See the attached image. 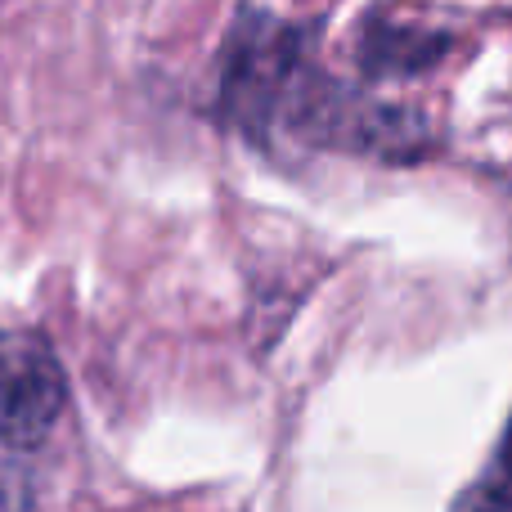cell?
I'll list each match as a JSON object with an SVG mask.
<instances>
[{
    "label": "cell",
    "mask_w": 512,
    "mask_h": 512,
    "mask_svg": "<svg viewBox=\"0 0 512 512\" xmlns=\"http://www.w3.org/2000/svg\"><path fill=\"white\" fill-rule=\"evenodd\" d=\"M68 382L54 351L36 333L0 328V441L32 450L54 432Z\"/></svg>",
    "instance_id": "obj_1"
},
{
    "label": "cell",
    "mask_w": 512,
    "mask_h": 512,
    "mask_svg": "<svg viewBox=\"0 0 512 512\" xmlns=\"http://www.w3.org/2000/svg\"><path fill=\"white\" fill-rule=\"evenodd\" d=\"M301 72V45L297 32L270 23V18H252L239 32L225 63V108L239 122L261 126L288 99V86Z\"/></svg>",
    "instance_id": "obj_2"
},
{
    "label": "cell",
    "mask_w": 512,
    "mask_h": 512,
    "mask_svg": "<svg viewBox=\"0 0 512 512\" xmlns=\"http://www.w3.org/2000/svg\"><path fill=\"white\" fill-rule=\"evenodd\" d=\"M445 36L441 32H427V27H414V23H369L360 41V59L369 72L378 77H405V72H418L427 63H436L445 54Z\"/></svg>",
    "instance_id": "obj_3"
},
{
    "label": "cell",
    "mask_w": 512,
    "mask_h": 512,
    "mask_svg": "<svg viewBox=\"0 0 512 512\" xmlns=\"http://www.w3.org/2000/svg\"><path fill=\"white\" fill-rule=\"evenodd\" d=\"M477 512H512V432L504 441V454L490 468V477L477 490Z\"/></svg>",
    "instance_id": "obj_4"
}]
</instances>
